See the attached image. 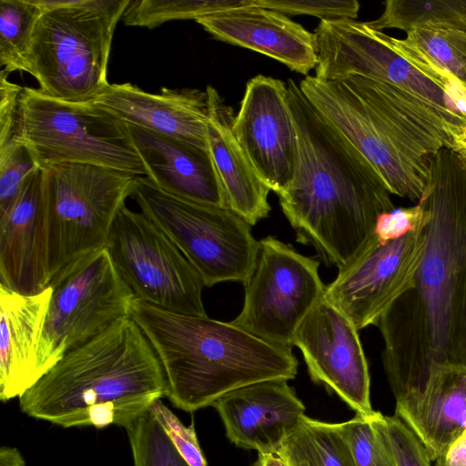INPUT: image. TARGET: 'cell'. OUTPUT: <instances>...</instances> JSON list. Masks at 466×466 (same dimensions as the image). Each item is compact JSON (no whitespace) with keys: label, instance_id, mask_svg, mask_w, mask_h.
Returning <instances> with one entry per match:
<instances>
[{"label":"cell","instance_id":"cell-21","mask_svg":"<svg viewBox=\"0 0 466 466\" xmlns=\"http://www.w3.org/2000/svg\"><path fill=\"white\" fill-rule=\"evenodd\" d=\"M127 126L147 177L157 187L180 198L228 208L209 150L137 126Z\"/></svg>","mask_w":466,"mask_h":466},{"label":"cell","instance_id":"cell-8","mask_svg":"<svg viewBox=\"0 0 466 466\" xmlns=\"http://www.w3.org/2000/svg\"><path fill=\"white\" fill-rule=\"evenodd\" d=\"M131 198L141 212L179 248L205 287L245 283L258 257L250 225L229 208L169 194L147 177H137Z\"/></svg>","mask_w":466,"mask_h":466},{"label":"cell","instance_id":"cell-24","mask_svg":"<svg viewBox=\"0 0 466 466\" xmlns=\"http://www.w3.org/2000/svg\"><path fill=\"white\" fill-rule=\"evenodd\" d=\"M208 101V144L221 180L227 205L250 226L268 217L269 188L260 179L233 131L235 116L217 89L206 88Z\"/></svg>","mask_w":466,"mask_h":466},{"label":"cell","instance_id":"cell-2","mask_svg":"<svg viewBox=\"0 0 466 466\" xmlns=\"http://www.w3.org/2000/svg\"><path fill=\"white\" fill-rule=\"evenodd\" d=\"M287 88L299 156L291 183L278 194L279 205L297 241L311 245L339 271L369 246L379 217L394 208L390 192L294 80H288Z\"/></svg>","mask_w":466,"mask_h":466},{"label":"cell","instance_id":"cell-13","mask_svg":"<svg viewBox=\"0 0 466 466\" xmlns=\"http://www.w3.org/2000/svg\"><path fill=\"white\" fill-rule=\"evenodd\" d=\"M319 261L268 236L259 240L256 267L243 284L244 303L231 320L275 345L292 348L301 322L324 296Z\"/></svg>","mask_w":466,"mask_h":466},{"label":"cell","instance_id":"cell-1","mask_svg":"<svg viewBox=\"0 0 466 466\" xmlns=\"http://www.w3.org/2000/svg\"><path fill=\"white\" fill-rule=\"evenodd\" d=\"M422 198L430 211L422 260L377 324L396 401L420 392L433 367L466 365V160L453 148L434 156Z\"/></svg>","mask_w":466,"mask_h":466},{"label":"cell","instance_id":"cell-34","mask_svg":"<svg viewBox=\"0 0 466 466\" xmlns=\"http://www.w3.org/2000/svg\"><path fill=\"white\" fill-rule=\"evenodd\" d=\"M149 410L162 426L177 452L189 466H208L193 423L190 426H185L162 402L161 399L155 400Z\"/></svg>","mask_w":466,"mask_h":466},{"label":"cell","instance_id":"cell-32","mask_svg":"<svg viewBox=\"0 0 466 466\" xmlns=\"http://www.w3.org/2000/svg\"><path fill=\"white\" fill-rule=\"evenodd\" d=\"M37 164L30 150L15 138L0 145V218L12 206Z\"/></svg>","mask_w":466,"mask_h":466},{"label":"cell","instance_id":"cell-12","mask_svg":"<svg viewBox=\"0 0 466 466\" xmlns=\"http://www.w3.org/2000/svg\"><path fill=\"white\" fill-rule=\"evenodd\" d=\"M106 248L137 298L173 312L207 316L201 277L172 240L141 211L121 207Z\"/></svg>","mask_w":466,"mask_h":466},{"label":"cell","instance_id":"cell-22","mask_svg":"<svg viewBox=\"0 0 466 466\" xmlns=\"http://www.w3.org/2000/svg\"><path fill=\"white\" fill-rule=\"evenodd\" d=\"M52 289L24 295L0 285V400L20 397L39 380L38 347Z\"/></svg>","mask_w":466,"mask_h":466},{"label":"cell","instance_id":"cell-28","mask_svg":"<svg viewBox=\"0 0 466 466\" xmlns=\"http://www.w3.org/2000/svg\"><path fill=\"white\" fill-rule=\"evenodd\" d=\"M43 12L38 0H0V65L7 73L27 70V56Z\"/></svg>","mask_w":466,"mask_h":466},{"label":"cell","instance_id":"cell-38","mask_svg":"<svg viewBox=\"0 0 466 466\" xmlns=\"http://www.w3.org/2000/svg\"><path fill=\"white\" fill-rule=\"evenodd\" d=\"M433 466H466V429Z\"/></svg>","mask_w":466,"mask_h":466},{"label":"cell","instance_id":"cell-33","mask_svg":"<svg viewBox=\"0 0 466 466\" xmlns=\"http://www.w3.org/2000/svg\"><path fill=\"white\" fill-rule=\"evenodd\" d=\"M254 3L282 14L316 16L320 21L355 20L360 7L356 0H254Z\"/></svg>","mask_w":466,"mask_h":466},{"label":"cell","instance_id":"cell-4","mask_svg":"<svg viewBox=\"0 0 466 466\" xmlns=\"http://www.w3.org/2000/svg\"><path fill=\"white\" fill-rule=\"evenodd\" d=\"M299 87L313 106L373 166L390 194L419 202L434 156L453 148L458 130L439 110L406 91L351 76Z\"/></svg>","mask_w":466,"mask_h":466},{"label":"cell","instance_id":"cell-5","mask_svg":"<svg viewBox=\"0 0 466 466\" xmlns=\"http://www.w3.org/2000/svg\"><path fill=\"white\" fill-rule=\"evenodd\" d=\"M129 317L155 350L167 397L194 412L236 389L269 380H293L292 348L268 342L234 323L167 310L138 298Z\"/></svg>","mask_w":466,"mask_h":466},{"label":"cell","instance_id":"cell-25","mask_svg":"<svg viewBox=\"0 0 466 466\" xmlns=\"http://www.w3.org/2000/svg\"><path fill=\"white\" fill-rule=\"evenodd\" d=\"M390 42L418 67L448 75L466 89V31L418 28Z\"/></svg>","mask_w":466,"mask_h":466},{"label":"cell","instance_id":"cell-17","mask_svg":"<svg viewBox=\"0 0 466 466\" xmlns=\"http://www.w3.org/2000/svg\"><path fill=\"white\" fill-rule=\"evenodd\" d=\"M50 280L44 171L37 167L0 218V285L34 295Z\"/></svg>","mask_w":466,"mask_h":466},{"label":"cell","instance_id":"cell-7","mask_svg":"<svg viewBox=\"0 0 466 466\" xmlns=\"http://www.w3.org/2000/svg\"><path fill=\"white\" fill-rule=\"evenodd\" d=\"M14 138L30 150L40 167L81 163L147 175L127 124L94 101H65L24 87Z\"/></svg>","mask_w":466,"mask_h":466},{"label":"cell","instance_id":"cell-31","mask_svg":"<svg viewBox=\"0 0 466 466\" xmlns=\"http://www.w3.org/2000/svg\"><path fill=\"white\" fill-rule=\"evenodd\" d=\"M125 429L134 466H189L149 410Z\"/></svg>","mask_w":466,"mask_h":466},{"label":"cell","instance_id":"cell-41","mask_svg":"<svg viewBox=\"0 0 466 466\" xmlns=\"http://www.w3.org/2000/svg\"><path fill=\"white\" fill-rule=\"evenodd\" d=\"M466 160V145H459L453 147Z\"/></svg>","mask_w":466,"mask_h":466},{"label":"cell","instance_id":"cell-16","mask_svg":"<svg viewBox=\"0 0 466 466\" xmlns=\"http://www.w3.org/2000/svg\"><path fill=\"white\" fill-rule=\"evenodd\" d=\"M233 131L264 184L277 195L284 191L294 177L299 156L287 83L263 75L249 79Z\"/></svg>","mask_w":466,"mask_h":466},{"label":"cell","instance_id":"cell-37","mask_svg":"<svg viewBox=\"0 0 466 466\" xmlns=\"http://www.w3.org/2000/svg\"><path fill=\"white\" fill-rule=\"evenodd\" d=\"M9 73L0 72V145L14 139L18 98L24 87L8 80Z\"/></svg>","mask_w":466,"mask_h":466},{"label":"cell","instance_id":"cell-9","mask_svg":"<svg viewBox=\"0 0 466 466\" xmlns=\"http://www.w3.org/2000/svg\"><path fill=\"white\" fill-rule=\"evenodd\" d=\"M314 35L318 79L359 76L395 86L439 110L460 137L466 133V89L448 75L408 61L393 47L390 35L353 19L321 20Z\"/></svg>","mask_w":466,"mask_h":466},{"label":"cell","instance_id":"cell-36","mask_svg":"<svg viewBox=\"0 0 466 466\" xmlns=\"http://www.w3.org/2000/svg\"><path fill=\"white\" fill-rule=\"evenodd\" d=\"M430 211L424 198L416 205L394 208L381 214L376 223L374 236L380 243L402 238L429 223Z\"/></svg>","mask_w":466,"mask_h":466},{"label":"cell","instance_id":"cell-20","mask_svg":"<svg viewBox=\"0 0 466 466\" xmlns=\"http://www.w3.org/2000/svg\"><path fill=\"white\" fill-rule=\"evenodd\" d=\"M92 101L128 125L208 150L206 90L162 87L152 94L130 83L109 84Z\"/></svg>","mask_w":466,"mask_h":466},{"label":"cell","instance_id":"cell-6","mask_svg":"<svg viewBox=\"0 0 466 466\" xmlns=\"http://www.w3.org/2000/svg\"><path fill=\"white\" fill-rule=\"evenodd\" d=\"M26 72L45 95L92 101L108 85L112 39L130 0H38Z\"/></svg>","mask_w":466,"mask_h":466},{"label":"cell","instance_id":"cell-11","mask_svg":"<svg viewBox=\"0 0 466 466\" xmlns=\"http://www.w3.org/2000/svg\"><path fill=\"white\" fill-rule=\"evenodd\" d=\"M48 286L52 293L38 347L41 378L66 352L129 316L137 298L106 248L69 264Z\"/></svg>","mask_w":466,"mask_h":466},{"label":"cell","instance_id":"cell-35","mask_svg":"<svg viewBox=\"0 0 466 466\" xmlns=\"http://www.w3.org/2000/svg\"><path fill=\"white\" fill-rule=\"evenodd\" d=\"M396 466H432L428 451L414 432L397 416H383Z\"/></svg>","mask_w":466,"mask_h":466},{"label":"cell","instance_id":"cell-27","mask_svg":"<svg viewBox=\"0 0 466 466\" xmlns=\"http://www.w3.org/2000/svg\"><path fill=\"white\" fill-rule=\"evenodd\" d=\"M383 5L381 15L367 22L373 29L466 31V0H388Z\"/></svg>","mask_w":466,"mask_h":466},{"label":"cell","instance_id":"cell-18","mask_svg":"<svg viewBox=\"0 0 466 466\" xmlns=\"http://www.w3.org/2000/svg\"><path fill=\"white\" fill-rule=\"evenodd\" d=\"M212 407L228 439L258 453H276L305 411L287 380H263L236 389L218 398Z\"/></svg>","mask_w":466,"mask_h":466},{"label":"cell","instance_id":"cell-14","mask_svg":"<svg viewBox=\"0 0 466 466\" xmlns=\"http://www.w3.org/2000/svg\"><path fill=\"white\" fill-rule=\"evenodd\" d=\"M427 227L369 246L325 288L324 297L360 330L377 325L394 301L409 289L422 260Z\"/></svg>","mask_w":466,"mask_h":466},{"label":"cell","instance_id":"cell-39","mask_svg":"<svg viewBox=\"0 0 466 466\" xmlns=\"http://www.w3.org/2000/svg\"><path fill=\"white\" fill-rule=\"evenodd\" d=\"M0 466H25V461L16 448L3 446L0 450Z\"/></svg>","mask_w":466,"mask_h":466},{"label":"cell","instance_id":"cell-19","mask_svg":"<svg viewBox=\"0 0 466 466\" xmlns=\"http://www.w3.org/2000/svg\"><path fill=\"white\" fill-rule=\"evenodd\" d=\"M197 22L215 38L263 54L306 76L317 66L314 33L254 0Z\"/></svg>","mask_w":466,"mask_h":466},{"label":"cell","instance_id":"cell-30","mask_svg":"<svg viewBox=\"0 0 466 466\" xmlns=\"http://www.w3.org/2000/svg\"><path fill=\"white\" fill-rule=\"evenodd\" d=\"M383 416L374 410L369 416L356 414L349 420L336 423L356 466H396Z\"/></svg>","mask_w":466,"mask_h":466},{"label":"cell","instance_id":"cell-40","mask_svg":"<svg viewBox=\"0 0 466 466\" xmlns=\"http://www.w3.org/2000/svg\"><path fill=\"white\" fill-rule=\"evenodd\" d=\"M253 466H286L276 453H258Z\"/></svg>","mask_w":466,"mask_h":466},{"label":"cell","instance_id":"cell-26","mask_svg":"<svg viewBox=\"0 0 466 466\" xmlns=\"http://www.w3.org/2000/svg\"><path fill=\"white\" fill-rule=\"evenodd\" d=\"M276 454L286 466H356L336 423L305 414Z\"/></svg>","mask_w":466,"mask_h":466},{"label":"cell","instance_id":"cell-23","mask_svg":"<svg viewBox=\"0 0 466 466\" xmlns=\"http://www.w3.org/2000/svg\"><path fill=\"white\" fill-rule=\"evenodd\" d=\"M394 415L437 461L466 429V365L433 367L420 392L396 401Z\"/></svg>","mask_w":466,"mask_h":466},{"label":"cell","instance_id":"cell-10","mask_svg":"<svg viewBox=\"0 0 466 466\" xmlns=\"http://www.w3.org/2000/svg\"><path fill=\"white\" fill-rule=\"evenodd\" d=\"M51 279L84 256L106 248L115 218L137 176L105 167H43Z\"/></svg>","mask_w":466,"mask_h":466},{"label":"cell","instance_id":"cell-3","mask_svg":"<svg viewBox=\"0 0 466 466\" xmlns=\"http://www.w3.org/2000/svg\"><path fill=\"white\" fill-rule=\"evenodd\" d=\"M167 395L150 342L124 317L66 352L19 399L21 410L64 428L127 427Z\"/></svg>","mask_w":466,"mask_h":466},{"label":"cell","instance_id":"cell-29","mask_svg":"<svg viewBox=\"0 0 466 466\" xmlns=\"http://www.w3.org/2000/svg\"><path fill=\"white\" fill-rule=\"evenodd\" d=\"M249 0H136L122 19L126 25L156 28L172 20L195 19L247 5Z\"/></svg>","mask_w":466,"mask_h":466},{"label":"cell","instance_id":"cell-15","mask_svg":"<svg viewBox=\"0 0 466 466\" xmlns=\"http://www.w3.org/2000/svg\"><path fill=\"white\" fill-rule=\"evenodd\" d=\"M311 380L335 393L356 414L369 416L370 376L354 324L324 296L299 327L293 340Z\"/></svg>","mask_w":466,"mask_h":466},{"label":"cell","instance_id":"cell-42","mask_svg":"<svg viewBox=\"0 0 466 466\" xmlns=\"http://www.w3.org/2000/svg\"><path fill=\"white\" fill-rule=\"evenodd\" d=\"M459 145H466V133L460 137L453 144V147Z\"/></svg>","mask_w":466,"mask_h":466}]
</instances>
